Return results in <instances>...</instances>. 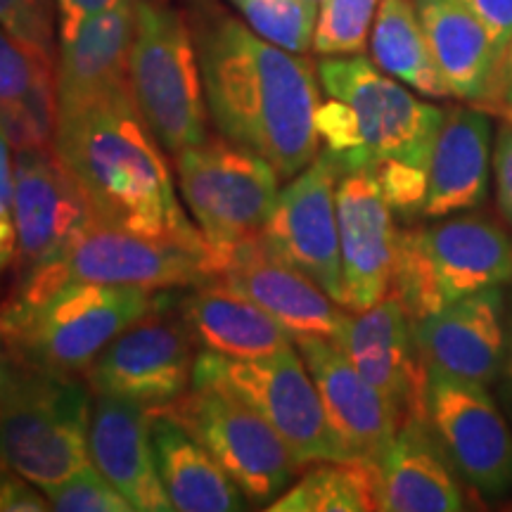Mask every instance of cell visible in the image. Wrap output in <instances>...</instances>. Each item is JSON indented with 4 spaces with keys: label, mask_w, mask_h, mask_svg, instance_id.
I'll list each match as a JSON object with an SVG mask.
<instances>
[{
    "label": "cell",
    "mask_w": 512,
    "mask_h": 512,
    "mask_svg": "<svg viewBox=\"0 0 512 512\" xmlns=\"http://www.w3.org/2000/svg\"><path fill=\"white\" fill-rule=\"evenodd\" d=\"M370 53L384 74L406 83L425 98H453L434 62L413 0H382L370 36Z\"/></svg>",
    "instance_id": "obj_28"
},
{
    "label": "cell",
    "mask_w": 512,
    "mask_h": 512,
    "mask_svg": "<svg viewBox=\"0 0 512 512\" xmlns=\"http://www.w3.org/2000/svg\"><path fill=\"white\" fill-rule=\"evenodd\" d=\"M12 195H15V164L10 159V143L0 131V211L12 214Z\"/></svg>",
    "instance_id": "obj_42"
},
{
    "label": "cell",
    "mask_w": 512,
    "mask_h": 512,
    "mask_svg": "<svg viewBox=\"0 0 512 512\" xmlns=\"http://www.w3.org/2000/svg\"><path fill=\"white\" fill-rule=\"evenodd\" d=\"M15 223H12V214H3L0 211V271L15 259Z\"/></svg>",
    "instance_id": "obj_43"
},
{
    "label": "cell",
    "mask_w": 512,
    "mask_h": 512,
    "mask_svg": "<svg viewBox=\"0 0 512 512\" xmlns=\"http://www.w3.org/2000/svg\"><path fill=\"white\" fill-rule=\"evenodd\" d=\"M121 0H57L60 12V38L72 36L81 27L83 19L98 15L102 10H110Z\"/></svg>",
    "instance_id": "obj_41"
},
{
    "label": "cell",
    "mask_w": 512,
    "mask_h": 512,
    "mask_svg": "<svg viewBox=\"0 0 512 512\" xmlns=\"http://www.w3.org/2000/svg\"><path fill=\"white\" fill-rule=\"evenodd\" d=\"M15 273L19 280L57 264L95 221L91 204L55 150H19L15 162Z\"/></svg>",
    "instance_id": "obj_14"
},
{
    "label": "cell",
    "mask_w": 512,
    "mask_h": 512,
    "mask_svg": "<svg viewBox=\"0 0 512 512\" xmlns=\"http://www.w3.org/2000/svg\"><path fill=\"white\" fill-rule=\"evenodd\" d=\"M337 178L335 162L318 157L280 190L261 242L275 256L299 268L344 306L342 249L337 223Z\"/></svg>",
    "instance_id": "obj_15"
},
{
    "label": "cell",
    "mask_w": 512,
    "mask_h": 512,
    "mask_svg": "<svg viewBox=\"0 0 512 512\" xmlns=\"http://www.w3.org/2000/svg\"><path fill=\"white\" fill-rule=\"evenodd\" d=\"M254 34L302 55L313 46L318 8L309 0H228Z\"/></svg>",
    "instance_id": "obj_30"
},
{
    "label": "cell",
    "mask_w": 512,
    "mask_h": 512,
    "mask_svg": "<svg viewBox=\"0 0 512 512\" xmlns=\"http://www.w3.org/2000/svg\"><path fill=\"white\" fill-rule=\"evenodd\" d=\"M335 342L387 399L399 425L408 415H427L425 358L415 342L413 320L394 297L349 316Z\"/></svg>",
    "instance_id": "obj_17"
},
{
    "label": "cell",
    "mask_w": 512,
    "mask_h": 512,
    "mask_svg": "<svg viewBox=\"0 0 512 512\" xmlns=\"http://www.w3.org/2000/svg\"><path fill=\"white\" fill-rule=\"evenodd\" d=\"M53 150L100 226L147 238L207 240L185 216L162 145L147 128L131 88L57 114Z\"/></svg>",
    "instance_id": "obj_2"
},
{
    "label": "cell",
    "mask_w": 512,
    "mask_h": 512,
    "mask_svg": "<svg viewBox=\"0 0 512 512\" xmlns=\"http://www.w3.org/2000/svg\"><path fill=\"white\" fill-rule=\"evenodd\" d=\"M512 280V238L482 214L437 219L432 226L399 230L389 294L406 316H432L458 299Z\"/></svg>",
    "instance_id": "obj_4"
},
{
    "label": "cell",
    "mask_w": 512,
    "mask_h": 512,
    "mask_svg": "<svg viewBox=\"0 0 512 512\" xmlns=\"http://www.w3.org/2000/svg\"><path fill=\"white\" fill-rule=\"evenodd\" d=\"M491 121L479 107L446 110L427 166L425 219L482 207L489 195Z\"/></svg>",
    "instance_id": "obj_24"
},
{
    "label": "cell",
    "mask_w": 512,
    "mask_h": 512,
    "mask_svg": "<svg viewBox=\"0 0 512 512\" xmlns=\"http://www.w3.org/2000/svg\"><path fill=\"white\" fill-rule=\"evenodd\" d=\"M337 223L344 309L366 311L389 294L399 238L394 211L384 200L370 169L339 174Z\"/></svg>",
    "instance_id": "obj_16"
},
{
    "label": "cell",
    "mask_w": 512,
    "mask_h": 512,
    "mask_svg": "<svg viewBox=\"0 0 512 512\" xmlns=\"http://www.w3.org/2000/svg\"><path fill=\"white\" fill-rule=\"evenodd\" d=\"M150 439L171 508L181 512H235L247 508V496L240 486L176 420L152 413Z\"/></svg>",
    "instance_id": "obj_26"
},
{
    "label": "cell",
    "mask_w": 512,
    "mask_h": 512,
    "mask_svg": "<svg viewBox=\"0 0 512 512\" xmlns=\"http://www.w3.org/2000/svg\"><path fill=\"white\" fill-rule=\"evenodd\" d=\"M12 377H15V370L10 368V351L5 347L3 337H0V396L5 394V389H8Z\"/></svg>",
    "instance_id": "obj_44"
},
{
    "label": "cell",
    "mask_w": 512,
    "mask_h": 512,
    "mask_svg": "<svg viewBox=\"0 0 512 512\" xmlns=\"http://www.w3.org/2000/svg\"><path fill=\"white\" fill-rule=\"evenodd\" d=\"M505 117H508V114H505Z\"/></svg>",
    "instance_id": "obj_48"
},
{
    "label": "cell",
    "mask_w": 512,
    "mask_h": 512,
    "mask_svg": "<svg viewBox=\"0 0 512 512\" xmlns=\"http://www.w3.org/2000/svg\"><path fill=\"white\" fill-rule=\"evenodd\" d=\"M188 24L221 136L271 162L283 181L302 174L320 152L311 60L268 43L216 0H190Z\"/></svg>",
    "instance_id": "obj_1"
},
{
    "label": "cell",
    "mask_w": 512,
    "mask_h": 512,
    "mask_svg": "<svg viewBox=\"0 0 512 512\" xmlns=\"http://www.w3.org/2000/svg\"><path fill=\"white\" fill-rule=\"evenodd\" d=\"M162 297L150 313L114 337L88 366V384L95 394L121 396L159 411L176 401L192 382L195 339L183 313L169 309Z\"/></svg>",
    "instance_id": "obj_12"
},
{
    "label": "cell",
    "mask_w": 512,
    "mask_h": 512,
    "mask_svg": "<svg viewBox=\"0 0 512 512\" xmlns=\"http://www.w3.org/2000/svg\"><path fill=\"white\" fill-rule=\"evenodd\" d=\"M316 126L320 143L325 145L323 152L335 162L339 174L373 166L375 159L370 155L366 143H363L354 110H351L347 102L337 98L320 102Z\"/></svg>",
    "instance_id": "obj_32"
},
{
    "label": "cell",
    "mask_w": 512,
    "mask_h": 512,
    "mask_svg": "<svg viewBox=\"0 0 512 512\" xmlns=\"http://www.w3.org/2000/svg\"><path fill=\"white\" fill-rule=\"evenodd\" d=\"M195 368L219 377L252 403L283 437L302 467L356 460L332 430L316 382L294 349L252 361L202 354L197 356Z\"/></svg>",
    "instance_id": "obj_10"
},
{
    "label": "cell",
    "mask_w": 512,
    "mask_h": 512,
    "mask_svg": "<svg viewBox=\"0 0 512 512\" xmlns=\"http://www.w3.org/2000/svg\"><path fill=\"white\" fill-rule=\"evenodd\" d=\"M268 512H368L377 510L375 465L335 460L318 465L285 489Z\"/></svg>",
    "instance_id": "obj_29"
},
{
    "label": "cell",
    "mask_w": 512,
    "mask_h": 512,
    "mask_svg": "<svg viewBox=\"0 0 512 512\" xmlns=\"http://www.w3.org/2000/svg\"><path fill=\"white\" fill-rule=\"evenodd\" d=\"M320 86L354 110L363 143L375 162L394 159L427 169L446 110L415 98L394 76L363 55H337L318 62ZM373 162V164H375Z\"/></svg>",
    "instance_id": "obj_11"
},
{
    "label": "cell",
    "mask_w": 512,
    "mask_h": 512,
    "mask_svg": "<svg viewBox=\"0 0 512 512\" xmlns=\"http://www.w3.org/2000/svg\"><path fill=\"white\" fill-rule=\"evenodd\" d=\"M223 256L207 240L147 238L93 223L57 264L19 280L15 294L43 297L64 283L133 285L150 292L219 280Z\"/></svg>",
    "instance_id": "obj_8"
},
{
    "label": "cell",
    "mask_w": 512,
    "mask_h": 512,
    "mask_svg": "<svg viewBox=\"0 0 512 512\" xmlns=\"http://www.w3.org/2000/svg\"><path fill=\"white\" fill-rule=\"evenodd\" d=\"M425 366L489 387L503 373L508 313L501 287L458 299L413 323Z\"/></svg>",
    "instance_id": "obj_19"
},
{
    "label": "cell",
    "mask_w": 512,
    "mask_h": 512,
    "mask_svg": "<svg viewBox=\"0 0 512 512\" xmlns=\"http://www.w3.org/2000/svg\"><path fill=\"white\" fill-rule=\"evenodd\" d=\"M503 375H505V380H508V387L512 394V299H510V309H508V344H505Z\"/></svg>",
    "instance_id": "obj_45"
},
{
    "label": "cell",
    "mask_w": 512,
    "mask_h": 512,
    "mask_svg": "<svg viewBox=\"0 0 512 512\" xmlns=\"http://www.w3.org/2000/svg\"><path fill=\"white\" fill-rule=\"evenodd\" d=\"M50 503L34 489V484L8 465H0V512H46Z\"/></svg>",
    "instance_id": "obj_37"
},
{
    "label": "cell",
    "mask_w": 512,
    "mask_h": 512,
    "mask_svg": "<svg viewBox=\"0 0 512 512\" xmlns=\"http://www.w3.org/2000/svg\"><path fill=\"white\" fill-rule=\"evenodd\" d=\"M50 510L57 512H133L131 503L107 482L95 465L76 472L60 484L43 489Z\"/></svg>",
    "instance_id": "obj_33"
},
{
    "label": "cell",
    "mask_w": 512,
    "mask_h": 512,
    "mask_svg": "<svg viewBox=\"0 0 512 512\" xmlns=\"http://www.w3.org/2000/svg\"><path fill=\"white\" fill-rule=\"evenodd\" d=\"M152 413L188 430L252 503H273L302 467L252 403L200 368L192 370L190 387L176 401Z\"/></svg>",
    "instance_id": "obj_7"
},
{
    "label": "cell",
    "mask_w": 512,
    "mask_h": 512,
    "mask_svg": "<svg viewBox=\"0 0 512 512\" xmlns=\"http://www.w3.org/2000/svg\"><path fill=\"white\" fill-rule=\"evenodd\" d=\"M128 81L147 128L171 155L209 138V110L190 24L162 0L136 3Z\"/></svg>",
    "instance_id": "obj_6"
},
{
    "label": "cell",
    "mask_w": 512,
    "mask_h": 512,
    "mask_svg": "<svg viewBox=\"0 0 512 512\" xmlns=\"http://www.w3.org/2000/svg\"><path fill=\"white\" fill-rule=\"evenodd\" d=\"M219 280L280 320L294 342L302 337L337 339L349 318L347 309L316 280L275 256L261 238L233 249Z\"/></svg>",
    "instance_id": "obj_18"
},
{
    "label": "cell",
    "mask_w": 512,
    "mask_h": 512,
    "mask_svg": "<svg viewBox=\"0 0 512 512\" xmlns=\"http://www.w3.org/2000/svg\"><path fill=\"white\" fill-rule=\"evenodd\" d=\"M53 62L50 57L31 53L0 27V110L15 105L29 93L41 64Z\"/></svg>",
    "instance_id": "obj_36"
},
{
    "label": "cell",
    "mask_w": 512,
    "mask_h": 512,
    "mask_svg": "<svg viewBox=\"0 0 512 512\" xmlns=\"http://www.w3.org/2000/svg\"><path fill=\"white\" fill-rule=\"evenodd\" d=\"M176 171L190 214L223 261L261 238L280 195L271 162L226 138H207L178 152Z\"/></svg>",
    "instance_id": "obj_9"
},
{
    "label": "cell",
    "mask_w": 512,
    "mask_h": 512,
    "mask_svg": "<svg viewBox=\"0 0 512 512\" xmlns=\"http://www.w3.org/2000/svg\"><path fill=\"white\" fill-rule=\"evenodd\" d=\"M157 302L143 287L81 280L43 297L12 294L0 304V337L27 370L76 375Z\"/></svg>",
    "instance_id": "obj_3"
},
{
    "label": "cell",
    "mask_w": 512,
    "mask_h": 512,
    "mask_svg": "<svg viewBox=\"0 0 512 512\" xmlns=\"http://www.w3.org/2000/svg\"><path fill=\"white\" fill-rule=\"evenodd\" d=\"M375 484L377 510H465L460 475L439 444L427 415H408L401 420L387 451L375 463Z\"/></svg>",
    "instance_id": "obj_21"
},
{
    "label": "cell",
    "mask_w": 512,
    "mask_h": 512,
    "mask_svg": "<svg viewBox=\"0 0 512 512\" xmlns=\"http://www.w3.org/2000/svg\"><path fill=\"white\" fill-rule=\"evenodd\" d=\"M465 3L482 19L491 41H494L496 55L501 57L503 48L512 38V0H465Z\"/></svg>",
    "instance_id": "obj_40"
},
{
    "label": "cell",
    "mask_w": 512,
    "mask_h": 512,
    "mask_svg": "<svg viewBox=\"0 0 512 512\" xmlns=\"http://www.w3.org/2000/svg\"><path fill=\"white\" fill-rule=\"evenodd\" d=\"M382 0H320L313 50L323 57L361 55Z\"/></svg>",
    "instance_id": "obj_31"
},
{
    "label": "cell",
    "mask_w": 512,
    "mask_h": 512,
    "mask_svg": "<svg viewBox=\"0 0 512 512\" xmlns=\"http://www.w3.org/2000/svg\"><path fill=\"white\" fill-rule=\"evenodd\" d=\"M309 3H311V5H316V8H318V5H320V0H309Z\"/></svg>",
    "instance_id": "obj_46"
},
{
    "label": "cell",
    "mask_w": 512,
    "mask_h": 512,
    "mask_svg": "<svg viewBox=\"0 0 512 512\" xmlns=\"http://www.w3.org/2000/svg\"><path fill=\"white\" fill-rule=\"evenodd\" d=\"M297 347L316 382L332 430L351 456L375 465L399 427L392 406L358 373L335 339L302 337Z\"/></svg>",
    "instance_id": "obj_20"
},
{
    "label": "cell",
    "mask_w": 512,
    "mask_h": 512,
    "mask_svg": "<svg viewBox=\"0 0 512 512\" xmlns=\"http://www.w3.org/2000/svg\"><path fill=\"white\" fill-rule=\"evenodd\" d=\"M494 171H496V197L498 209L503 219L512 226V124L505 121L498 131L496 152H494Z\"/></svg>",
    "instance_id": "obj_39"
},
{
    "label": "cell",
    "mask_w": 512,
    "mask_h": 512,
    "mask_svg": "<svg viewBox=\"0 0 512 512\" xmlns=\"http://www.w3.org/2000/svg\"><path fill=\"white\" fill-rule=\"evenodd\" d=\"M425 413L448 460L479 496L512 491V432L484 384L427 366Z\"/></svg>",
    "instance_id": "obj_13"
},
{
    "label": "cell",
    "mask_w": 512,
    "mask_h": 512,
    "mask_svg": "<svg viewBox=\"0 0 512 512\" xmlns=\"http://www.w3.org/2000/svg\"><path fill=\"white\" fill-rule=\"evenodd\" d=\"M181 313L207 354L252 361L294 349V337L280 320L221 280L195 285V292L183 297Z\"/></svg>",
    "instance_id": "obj_25"
},
{
    "label": "cell",
    "mask_w": 512,
    "mask_h": 512,
    "mask_svg": "<svg viewBox=\"0 0 512 512\" xmlns=\"http://www.w3.org/2000/svg\"><path fill=\"white\" fill-rule=\"evenodd\" d=\"M370 171L396 216H401L403 221L422 216L427 200V169L394 159H380L370 166Z\"/></svg>",
    "instance_id": "obj_34"
},
{
    "label": "cell",
    "mask_w": 512,
    "mask_h": 512,
    "mask_svg": "<svg viewBox=\"0 0 512 512\" xmlns=\"http://www.w3.org/2000/svg\"><path fill=\"white\" fill-rule=\"evenodd\" d=\"M91 413V392L74 375L15 373L0 396V465L38 489L86 470Z\"/></svg>",
    "instance_id": "obj_5"
},
{
    "label": "cell",
    "mask_w": 512,
    "mask_h": 512,
    "mask_svg": "<svg viewBox=\"0 0 512 512\" xmlns=\"http://www.w3.org/2000/svg\"><path fill=\"white\" fill-rule=\"evenodd\" d=\"M150 408L121 396L98 394L88 427L93 465L138 512H169L150 439Z\"/></svg>",
    "instance_id": "obj_22"
},
{
    "label": "cell",
    "mask_w": 512,
    "mask_h": 512,
    "mask_svg": "<svg viewBox=\"0 0 512 512\" xmlns=\"http://www.w3.org/2000/svg\"><path fill=\"white\" fill-rule=\"evenodd\" d=\"M136 3L121 0L110 10L83 19L72 36L60 38L57 114L131 88L128 60L136 36Z\"/></svg>",
    "instance_id": "obj_23"
},
{
    "label": "cell",
    "mask_w": 512,
    "mask_h": 512,
    "mask_svg": "<svg viewBox=\"0 0 512 512\" xmlns=\"http://www.w3.org/2000/svg\"><path fill=\"white\" fill-rule=\"evenodd\" d=\"M453 98L482 102L498 62L494 41L465 0H413Z\"/></svg>",
    "instance_id": "obj_27"
},
{
    "label": "cell",
    "mask_w": 512,
    "mask_h": 512,
    "mask_svg": "<svg viewBox=\"0 0 512 512\" xmlns=\"http://www.w3.org/2000/svg\"><path fill=\"white\" fill-rule=\"evenodd\" d=\"M503 119H505V121H510V124H512V112L508 114V117H503Z\"/></svg>",
    "instance_id": "obj_47"
},
{
    "label": "cell",
    "mask_w": 512,
    "mask_h": 512,
    "mask_svg": "<svg viewBox=\"0 0 512 512\" xmlns=\"http://www.w3.org/2000/svg\"><path fill=\"white\" fill-rule=\"evenodd\" d=\"M0 27L31 53L53 60V12L48 0H0Z\"/></svg>",
    "instance_id": "obj_35"
},
{
    "label": "cell",
    "mask_w": 512,
    "mask_h": 512,
    "mask_svg": "<svg viewBox=\"0 0 512 512\" xmlns=\"http://www.w3.org/2000/svg\"><path fill=\"white\" fill-rule=\"evenodd\" d=\"M477 107L484 112L498 114V117L512 112V38L498 57L489 81V91H486L482 102H477Z\"/></svg>",
    "instance_id": "obj_38"
}]
</instances>
